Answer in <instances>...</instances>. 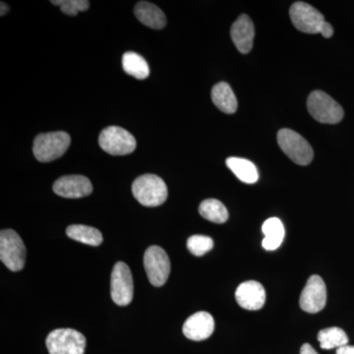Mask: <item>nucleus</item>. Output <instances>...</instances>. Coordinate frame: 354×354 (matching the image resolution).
Listing matches in <instances>:
<instances>
[{
  "mask_svg": "<svg viewBox=\"0 0 354 354\" xmlns=\"http://www.w3.org/2000/svg\"><path fill=\"white\" fill-rule=\"evenodd\" d=\"M335 354H354V346L346 344V346L337 348Z\"/></svg>",
  "mask_w": 354,
  "mask_h": 354,
  "instance_id": "nucleus-27",
  "label": "nucleus"
},
{
  "mask_svg": "<svg viewBox=\"0 0 354 354\" xmlns=\"http://www.w3.org/2000/svg\"><path fill=\"white\" fill-rule=\"evenodd\" d=\"M199 213L212 223H225L228 220V212L225 205L216 199L204 200L200 204Z\"/></svg>",
  "mask_w": 354,
  "mask_h": 354,
  "instance_id": "nucleus-22",
  "label": "nucleus"
},
{
  "mask_svg": "<svg viewBox=\"0 0 354 354\" xmlns=\"http://www.w3.org/2000/svg\"><path fill=\"white\" fill-rule=\"evenodd\" d=\"M26 247L19 234L13 230L0 234V260L10 271L19 272L26 263Z\"/></svg>",
  "mask_w": 354,
  "mask_h": 354,
  "instance_id": "nucleus-4",
  "label": "nucleus"
},
{
  "mask_svg": "<svg viewBox=\"0 0 354 354\" xmlns=\"http://www.w3.org/2000/svg\"><path fill=\"white\" fill-rule=\"evenodd\" d=\"M300 354H318L309 344H304L300 348Z\"/></svg>",
  "mask_w": 354,
  "mask_h": 354,
  "instance_id": "nucleus-28",
  "label": "nucleus"
},
{
  "mask_svg": "<svg viewBox=\"0 0 354 354\" xmlns=\"http://www.w3.org/2000/svg\"><path fill=\"white\" fill-rule=\"evenodd\" d=\"M214 247V241L211 237L205 235H192L188 239L187 248L193 255L200 257L211 251Z\"/></svg>",
  "mask_w": 354,
  "mask_h": 354,
  "instance_id": "nucleus-24",
  "label": "nucleus"
},
{
  "mask_svg": "<svg viewBox=\"0 0 354 354\" xmlns=\"http://www.w3.org/2000/svg\"><path fill=\"white\" fill-rule=\"evenodd\" d=\"M135 199L146 207H158L167 199V184L155 174H144L132 184Z\"/></svg>",
  "mask_w": 354,
  "mask_h": 354,
  "instance_id": "nucleus-1",
  "label": "nucleus"
},
{
  "mask_svg": "<svg viewBox=\"0 0 354 354\" xmlns=\"http://www.w3.org/2000/svg\"><path fill=\"white\" fill-rule=\"evenodd\" d=\"M67 236L73 241L91 246L101 245L102 235L97 228L83 225H69L66 230Z\"/></svg>",
  "mask_w": 354,
  "mask_h": 354,
  "instance_id": "nucleus-21",
  "label": "nucleus"
},
{
  "mask_svg": "<svg viewBox=\"0 0 354 354\" xmlns=\"http://www.w3.org/2000/svg\"><path fill=\"white\" fill-rule=\"evenodd\" d=\"M291 22L298 31L306 34H318L326 22L322 13L306 2L298 1L290 7Z\"/></svg>",
  "mask_w": 354,
  "mask_h": 354,
  "instance_id": "nucleus-10",
  "label": "nucleus"
},
{
  "mask_svg": "<svg viewBox=\"0 0 354 354\" xmlns=\"http://www.w3.org/2000/svg\"><path fill=\"white\" fill-rule=\"evenodd\" d=\"M262 230L265 235L262 245L266 250H276L281 245L285 239V227L279 218H268L263 223Z\"/></svg>",
  "mask_w": 354,
  "mask_h": 354,
  "instance_id": "nucleus-18",
  "label": "nucleus"
},
{
  "mask_svg": "<svg viewBox=\"0 0 354 354\" xmlns=\"http://www.w3.org/2000/svg\"><path fill=\"white\" fill-rule=\"evenodd\" d=\"M237 304L242 308L256 311L264 306L266 302L265 288L260 283L248 281L242 283L235 291Z\"/></svg>",
  "mask_w": 354,
  "mask_h": 354,
  "instance_id": "nucleus-14",
  "label": "nucleus"
},
{
  "mask_svg": "<svg viewBox=\"0 0 354 354\" xmlns=\"http://www.w3.org/2000/svg\"><path fill=\"white\" fill-rule=\"evenodd\" d=\"M230 37L239 53L246 55L253 48L255 29L252 20L246 14H242L237 18L230 30Z\"/></svg>",
  "mask_w": 354,
  "mask_h": 354,
  "instance_id": "nucleus-15",
  "label": "nucleus"
},
{
  "mask_svg": "<svg viewBox=\"0 0 354 354\" xmlns=\"http://www.w3.org/2000/svg\"><path fill=\"white\" fill-rule=\"evenodd\" d=\"M53 189L58 196L78 199L88 196L93 192V186L88 177L65 176L55 181Z\"/></svg>",
  "mask_w": 354,
  "mask_h": 354,
  "instance_id": "nucleus-12",
  "label": "nucleus"
},
{
  "mask_svg": "<svg viewBox=\"0 0 354 354\" xmlns=\"http://www.w3.org/2000/svg\"><path fill=\"white\" fill-rule=\"evenodd\" d=\"M99 144L104 152L111 156L128 155L134 152L137 146L131 133L118 127H109L102 130Z\"/></svg>",
  "mask_w": 354,
  "mask_h": 354,
  "instance_id": "nucleus-8",
  "label": "nucleus"
},
{
  "mask_svg": "<svg viewBox=\"0 0 354 354\" xmlns=\"http://www.w3.org/2000/svg\"><path fill=\"white\" fill-rule=\"evenodd\" d=\"M327 302V288L321 277H310L300 295L299 304L307 313H318Z\"/></svg>",
  "mask_w": 354,
  "mask_h": 354,
  "instance_id": "nucleus-11",
  "label": "nucleus"
},
{
  "mask_svg": "<svg viewBox=\"0 0 354 354\" xmlns=\"http://www.w3.org/2000/svg\"><path fill=\"white\" fill-rule=\"evenodd\" d=\"M134 13L142 24L151 29L160 30L167 25V17L165 13L151 2H138L135 6Z\"/></svg>",
  "mask_w": 354,
  "mask_h": 354,
  "instance_id": "nucleus-16",
  "label": "nucleus"
},
{
  "mask_svg": "<svg viewBox=\"0 0 354 354\" xmlns=\"http://www.w3.org/2000/svg\"><path fill=\"white\" fill-rule=\"evenodd\" d=\"M122 67L128 75L139 80L148 78L150 75V68L145 58L134 51H127L123 55Z\"/></svg>",
  "mask_w": 354,
  "mask_h": 354,
  "instance_id": "nucleus-20",
  "label": "nucleus"
},
{
  "mask_svg": "<svg viewBox=\"0 0 354 354\" xmlns=\"http://www.w3.org/2000/svg\"><path fill=\"white\" fill-rule=\"evenodd\" d=\"M71 138L64 131L41 133L34 140L32 152L41 162H50L62 157L68 150Z\"/></svg>",
  "mask_w": 354,
  "mask_h": 354,
  "instance_id": "nucleus-2",
  "label": "nucleus"
},
{
  "mask_svg": "<svg viewBox=\"0 0 354 354\" xmlns=\"http://www.w3.org/2000/svg\"><path fill=\"white\" fill-rule=\"evenodd\" d=\"M318 341L323 349H337L348 344V337L341 328L332 327L320 330Z\"/></svg>",
  "mask_w": 354,
  "mask_h": 354,
  "instance_id": "nucleus-23",
  "label": "nucleus"
},
{
  "mask_svg": "<svg viewBox=\"0 0 354 354\" xmlns=\"http://www.w3.org/2000/svg\"><path fill=\"white\" fill-rule=\"evenodd\" d=\"M215 330V321L208 312L193 314L184 323L183 334L191 341L200 342L208 339Z\"/></svg>",
  "mask_w": 354,
  "mask_h": 354,
  "instance_id": "nucleus-13",
  "label": "nucleus"
},
{
  "mask_svg": "<svg viewBox=\"0 0 354 354\" xmlns=\"http://www.w3.org/2000/svg\"><path fill=\"white\" fill-rule=\"evenodd\" d=\"M212 100L216 108L227 114H232L237 109V100L234 91L227 83L221 82L214 86Z\"/></svg>",
  "mask_w": 354,
  "mask_h": 354,
  "instance_id": "nucleus-17",
  "label": "nucleus"
},
{
  "mask_svg": "<svg viewBox=\"0 0 354 354\" xmlns=\"http://www.w3.org/2000/svg\"><path fill=\"white\" fill-rule=\"evenodd\" d=\"M134 285L129 267L125 263L118 262L111 272V295L113 302L120 306L131 304Z\"/></svg>",
  "mask_w": 354,
  "mask_h": 354,
  "instance_id": "nucleus-9",
  "label": "nucleus"
},
{
  "mask_svg": "<svg viewBox=\"0 0 354 354\" xmlns=\"http://www.w3.org/2000/svg\"><path fill=\"white\" fill-rule=\"evenodd\" d=\"M86 337L73 329L53 330L46 339V346L50 354H84Z\"/></svg>",
  "mask_w": 354,
  "mask_h": 354,
  "instance_id": "nucleus-6",
  "label": "nucleus"
},
{
  "mask_svg": "<svg viewBox=\"0 0 354 354\" xmlns=\"http://www.w3.org/2000/svg\"><path fill=\"white\" fill-rule=\"evenodd\" d=\"M144 267L149 281L156 288L167 283L171 274V261L167 252L160 246H151L144 255Z\"/></svg>",
  "mask_w": 354,
  "mask_h": 354,
  "instance_id": "nucleus-7",
  "label": "nucleus"
},
{
  "mask_svg": "<svg viewBox=\"0 0 354 354\" xmlns=\"http://www.w3.org/2000/svg\"><path fill=\"white\" fill-rule=\"evenodd\" d=\"M228 169H230L237 178L246 184H254L259 179L257 167L250 160L242 158H228L225 160Z\"/></svg>",
  "mask_w": 354,
  "mask_h": 354,
  "instance_id": "nucleus-19",
  "label": "nucleus"
},
{
  "mask_svg": "<svg viewBox=\"0 0 354 354\" xmlns=\"http://www.w3.org/2000/svg\"><path fill=\"white\" fill-rule=\"evenodd\" d=\"M307 109L314 120L326 124H337L344 115L341 104L323 91H314L309 95Z\"/></svg>",
  "mask_w": 354,
  "mask_h": 354,
  "instance_id": "nucleus-3",
  "label": "nucleus"
},
{
  "mask_svg": "<svg viewBox=\"0 0 354 354\" xmlns=\"http://www.w3.org/2000/svg\"><path fill=\"white\" fill-rule=\"evenodd\" d=\"M9 8L6 3L1 2V16L6 15L8 12Z\"/></svg>",
  "mask_w": 354,
  "mask_h": 354,
  "instance_id": "nucleus-29",
  "label": "nucleus"
},
{
  "mask_svg": "<svg viewBox=\"0 0 354 354\" xmlns=\"http://www.w3.org/2000/svg\"><path fill=\"white\" fill-rule=\"evenodd\" d=\"M53 6L60 7V10L68 16H75L79 12L87 10L90 7V2L87 0H57L51 1Z\"/></svg>",
  "mask_w": 354,
  "mask_h": 354,
  "instance_id": "nucleus-25",
  "label": "nucleus"
},
{
  "mask_svg": "<svg viewBox=\"0 0 354 354\" xmlns=\"http://www.w3.org/2000/svg\"><path fill=\"white\" fill-rule=\"evenodd\" d=\"M279 148L288 158L299 165H307L314 158L313 149L301 135L293 130L283 128L278 132Z\"/></svg>",
  "mask_w": 354,
  "mask_h": 354,
  "instance_id": "nucleus-5",
  "label": "nucleus"
},
{
  "mask_svg": "<svg viewBox=\"0 0 354 354\" xmlns=\"http://www.w3.org/2000/svg\"><path fill=\"white\" fill-rule=\"evenodd\" d=\"M321 35L324 37V38L329 39L334 34V29H333L332 25L330 23L325 22L322 26V29H321Z\"/></svg>",
  "mask_w": 354,
  "mask_h": 354,
  "instance_id": "nucleus-26",
  "label": "nucleus"
}]
</instances>
